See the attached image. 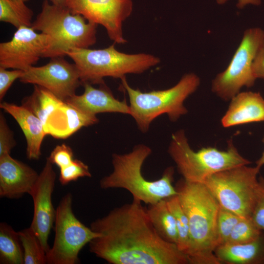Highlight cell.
<instances>
[{
  "mask_svg": "<svg viewBox=\"0 0 264 264\" xmlns=\"http://www.w3.org/2000/svg\"><path fill=\"white\" fill-rule=\"evenodd\" d=\"M90 227L101 235L88 243L89 251L110 264H189L176 244L158 234L140 201L114 208Z\"/></svg>",
  "mask_w": 264,
  "mask_h": 264,
  "instance_id": "1",
  "label": "cell"
},
{
  "mask_svg": "<svg viewBox=\"0 0 264 264\" xmlns=\"http://www.w3.org/2000/svg\"><path fill=\"white\" fill-rule=\"evenodd\" d=\"M175 188L189 221V263L220 264L215 254L218 245V201L203 183L191 182L182 178Z\"/></svg>",
  "mask_w": 264,
  "mask_h": 264,
  "instance_id": "2",
  "label": "cell"
},
{
  "mask_svg": "<svg viewBox=\"0 0 264 264\" xmlns=\"http://www.w3.org/2000/svg\"><path fill=\"white\" fill-rule=\"evenodd\" d=\"M152 152L151 149L147 145L138 144L128 153L113 154V171L100 180V187L104 189H126L132 194L133 199L148 204L177 195L173 185V167L167 168L161 177L156 180H148L142 175V165Z\"/></svg>",
  "mask_w": 264,
  "mask_h": 264,
  "instance_id": "3",
  "label": "cell"
},
{
  "mask_svg": "<svg viewBox=\"0 0 264 264\" xmlns=\"http://www.w3.org/2000/svg\"><path fill=\"white\" fill-rule=\"evenodd\" d=\"M97 24L66 7L44 0L31 27L50 38V47L44 58L63 57L74 48H87L96 42Z\"/></svg>",
  "mask_w": 264,
  "mask_h": 264,
  "instance_id": "4",
  "label": "cell"
},
{
  "mask_svg": "<svg viewBox=\"0 0 264 264\" xmlns=\"http://www.w3.org/2000/svg\"><path fill=\"white\" fill-rule=\"evenodd\" d=\"M121 88L127 93L130 115L142 132H148L152 122L166 114L171 121H176L188 110L185 100L198 88L199 77L194 73L184 74L174 86L164 90L142 92L132 88L126 77L121 79Z\"/></svg>",
  "mask_w": 264,
  "mask_h": 264,
  "instance_id": "5",
  "label": "cell"
},
{
  "mask_svg": "<svg viewBox=\"0 0 264 264\" xmlns=\"http://www.w3.org/2000/svg\"><path fill=\"white\" fill-rule=\"evenodd\" d=\"M78 69L82 84H104V78L122 79L141 74L160 62L159 57L145 53L127 54L112 44L103 49L74 48L67 53Z\"/></svg>",
  "mask_w": 264,
  "mask_h": 264,
  "instance_id": "6",
  "label": "cell"
},
{
  "mask_svg": "<svg viewBox=\"0 0 264 264\" xmlns=\"http://www.w3.org/2000/svg\"><path fill=\"white\" fill-rule=\"evenodd\" d=\"M168 153L183 178L191 182L203 183L218 172L251 163L239 153L231 140L225 151L208 147L194 151L183 130L172 134Z\"/></svg>",
  "mask_w": 264,
  "mask_h": 264,
  "instance_id": "7",
  "label": "cell"
},
{
  "mask_svg": "<svg viewBox=\"0 0 264 264\" xmlns=\"http://www.w3.org/2000/svg\"><path fill=\"white\" fill-rule=\"evenodd\" d=\"M257 166L242 165L218 172L203 183L220 207L242 218L251 217L258 184Z\"/></svg>",
  "mask_w": 264,
  "mask_h": 264,
  "instance_id": "8",
  "label": "cell"
},
{
  "mask_svg": "<svg viewBox=\"0 0 264 264\" xmlns=\"http://www.w3.org/2000/svg\"><path fill=\"white\" fill-rule=\"evenodd\" d=\"M70 193L61 199L56 209L53 244L46 252L48 264H76L82 248L101 235L81 222L72 210Z\"/></svg>",
  "mask_w": 264,
  "mask_h": 264,
  "instance_id": "9",
  "label": "cell"
},
{
  "mask_svg": "<svg viewBox=\"0 0 264 264\" xmlns=\"http://www.w3.org/2000/svg\"><path fill=\"white\" fill-rule=\"evenodd\" d=\"M264 41V31L259 27L246 29L229 64L212 82V91L224 101H229L243 87L254 86L256 78L252 65L257 52Z\"/></svg>",
  "mask_w": 264,
  "mask_h": 264,
  "instance_id": "10",
  "label": "cell"
},
{
  "mask_svg": "<svg viewBox=\"0 0 264 264\" xmlns=\"http://www.w3.org/2000/svg\"><path fill=\"white\" fill-rule=\"evenodd\" d=\"M66 7L72 14L103 26L114 43L127 42L122 26L132 13V0H67Z\"/></svg>",
  "mask_w": 264,
  "mask_h": 264,
  "instance_id": "11",
  "label": "cell"
},
{
  "mask_svg": "<svg viewBox=\"0 0 264 264\" xmlns=\"http://www.w3.org/2000/svg\"><path fill=\"white\" fill-rule=\"evenodd\" d=\"M51 59L44 66H32L23 71L20 81L44 88L66 101L82 85L78 69L74 63L68 62L62 57Z\"/></svg>",
  "mask_w": 264,
  "mask_h": 264,
  "instance_id": "12",
  "label": "cell"
},
{
  "mask_svg": "<svg viewBox=\"0 0 264 264\" xmlns=\"http://www.w3.org/2000/svg\"><path fill=\"white\" fill-rule=\"evenodd\" d=\"M50 45L46 35L31 27H20L10 41L0 44V67L26 70L44 57Z\"/></svg>",
  "mask_w": 264,
  "mask_h": 264,
  "instance_id": "13",
  "label": "cell"
},
{
  "mask_svg": "<svg viewBox=\"0 0 264 264\" xmlns=\"http://www.w3.org/2000/svg\"><path fill=\"white\" fill-rule=\"evenodd\" d=\"M56 174L53 164L46 159L45 165L29 193L34 205L30 227L39 237L46 253L49 249L48 236L54 223L56 210L52 202Z\"/></svg>",
  "mask_w": 264,
  "mask_h": 264,
  "instance_id": "14",
  "label": "cell"
},
{
  "mask_svg": "<svg viewBox=\"0 0 264 264\" xmlns=\"http://www.w3.org/2000/svg\"><path fill=\"white\" fill-rule=\"evenodd\" d=\"M39 174L10 154L0 156V197L10 199L29 194Z\"/></svg>",
  "mask_w": 264,
  "mask_h": 264,
  "instance_id": "15",
  "label": "cell"
},
{
  "mask_svg": "<svg viewBox=\"0 0 264 264\" xmlns=\"http://www.w3.org/2000/svg\"><path fill=\"white\" fill-rule=\"evenodd\" d=\"M82 85L84 92L81 95L75 94L66 102L85 113L95 116L106 112L130 114V106L126 99H116L105 86L96 88L89 83Z\"/></svg>",
  "mask_w": 264,
  "mask_h": 264,
  "instance_id": "16",
  "label": "cell"
},
{
  "mask_svg": "<svg viewBox=\"0 0 264 264\" xmlns=\"http://www.w3.org/2000/svg\"><path fill=\"white\" fill-rule=\"evenodd\" d=\"M98 121L96 116L85 113L64 101L50 115L44 127L46 135L64 139L82 128L95 124Z\"/></svg>",
  "mask_w": 264,
  "mask_h": 264,
  "instance_id": "17",
  "label": "cell"
},
{
  "mask_svg": "<svg viewBox=\"0 0 264 264\" xmlns=\"http://www.w3.org/2000/svg\"><path fill=\"white\" fill-rule=\"evenodd\" d=\"M0 107L15 119L22 131L26 142L27 157L30 160L39 159L42 155V144L46 135L41 120L22 105L2 102Z\"/></svg>",
  "mask_w": 264,
  "mask_h": 264,
  "instance_id": "18",
  "label": "cell"
},
{
  "mask_svg": "<svg viewBox=\"0 0 264 264\" xmlns=\"http://www.w3.org/2000/svg\"><path fill=\"white\" fill-rule=\"evenodd\" d=\"M230 101L221 120L223 127L264 121V98L259 92H240Z\"/></svg>",
  "mask_w": 264,
  "mask_h": 264,
  "instance_id": "19",
  "label": "cell"
},
{
  "mask_svg": "<svg viewBox=\"0 0 264 264\" xmlns=\"http://www.w3.org/2000/svg\"><path fill=\"white\" fill-rule=\"evenodd\" d=\"M215 254L220 264H264V232L256 240L247 243L219 245Z\"/></svg>",
  "mask_w": 264,
  "mask_h": 264,
  "instance_id": "20",
  "label": "cell"
},
{
  "mask_svg": "<svg viewBox=\"0 0 264 264\" xmlns=\"http://www.w3.org/2000/svg\"><path fill=\"white\" fill-rule=\"evenodd\" d=\"M146 209L151 222L160 237L167 242L177 244L178 235L176 221L165 199L149 204Z\"/></svg>",
  "mask_w": 264,
  "mask_h": 264,
  "instance_id": "21",
  "label": "cell"
},
{
  "mask_svg": "<svg viewBox=\"0 0 264 264\" xmlns=\"http://www.w3.org/2000/svg\"><path fill=\"white\" fill-rule=\"evenodd\" d=\"M64 102L44 88L34 85L32 94L23 99L22 105L36 115L44 126L50 115Z\"/></svg>",
  "mask_w": 264,
  "mask_h": 264,
  "instance_id": "22",
  "label": "cell"
},
{
  "mask_svg": "<svg viewBox=\"0 0 264 264\" xmlns=\"http://www.w3.org/2000/svg\"><path fill=\"white\" fill-rule=\"evenodd\" d=\"M18 232L5 222L0 223V264H24L22 246Z\"/></svg>",
  "mask_w": 264,
  "mask_h": 264,
  "instance_id": "23",
  "label": "cell"
},
{
  "mask_svg": "<svg viewBox=\"0 0 264 264\" xmlns=\"http://www.w3.org/2000/svg\"><path fill=\"white\" fill-rule=\"evenodd\" d=\"M33 11L25 3L12 0H0V21L10 23L17 29L31 27Z\"/></svg>",
  "mask_w": 264,
  "mask_h": 264,
  "instance_id": "24",
  "label": "cell"
},
{
  "mask_svg": "<svg viewBox=\"0 0 264 264\" xmlns=\"http://www.w3.org/2000/svg\"><path fill=\"white\" fill-rule=\"evenodd\" d=\"M18 233L23 250L24 264H47L46 251L32 228L30 226Z\"/></svg>",
  "mask_w": 264,
  "mask_h": 264,
  "instance_id": "25",
  "label": "cell"
},
{
  "mask_svg": "<svg viewBox=\"0 0 264 264\" xmlns=\"http://www.w3.org/2000/svg\"><path fill=\"white\" fill-rule=\"evenodd\" d=\"M165 200L176 221L178 235L177 246L187 256L190 243V230L187 216L180 204L177 195L165 198Z\"/></svg>",
  "mask_w": 264,
  "mask_h": 264,
  "instance_id": "26",
  "label": "cell"
},
{
  "mask_svg": "<svg viewBox=\"0 0 264 264\" xmlns=\"http://www.w3.org/2000/svg\"><path fill=\"white\" fill-rule=\"evenodd\" d=\"M262 232L251 217L242 218L235 226L226 243H247L256 240Z\"/></svg>",
  "mask_w": 264,
  "mask_h": 264,
  "instance_id": "27",
  "label": "cell"
},
{
  "mask_svg": "<svg viewBox=\"0 0 264 264\" xmlns=\"http://www.w3.org/2000/svg\"><path fill=\"white\" fill-rule=\"evenodd\" d=\"M242 218L220 206L217 219L218 246L227 242L235 226Z\"/></svg>",
  "mask_w": 264,
  "mask_h": 264,
  "instance_id": "28",
  "label": "cell"
},
{
  "mask_svg": "<svg viewBox=\"0 0 264 264\" xmlns=\"http://www.w3.org/2000/svg\"><path fill=\"white\" fill-rule=\"evenodd\" d=\"M88 166L82 161L75 159L66 167L60 169L59 180L65 185L80 177H91Z\"/></svg>",
  "mask_w": 264,
  "mask_h": 264,
  "instance_id": "29",
  "label": "cell"
},
{
  "mask_svg": "<svg viewBox=\"0 0 264 264\" xmlns=\"http://www.w3.org/2000/svg\"><path fill=\"white\" fill-rule=\"evenodd\" d=\"M251 218L256 226L264 232V177L258 178L256 200Z\"/></svg>",
  "mask_w": 264,
  "mask_h": 264,
  "instance_id": "30",
  "label": "cell"
},
{
  "mask_svg": "<svg viewBox=\"0 0 264 264\" xmlns=\"http://www.w3.org/2000/svg\"><path fill=\"white\" fill-rule=\"evenodd\" d=\"M16 143L14 133L8 125L3 113H0V156L10 154Z\"/></svg>",
  "mask_w": 264,
  "mask_h": 264,
  "instance_id": "31",
  "label": "cell"
},
{
  "mask_svg": "<svg viewBox=\"0 0 264 264\" xmlns=\"http://www.w3.org/2000/svg\"><path fill=\"white\" fill-rule=\"evenodd\" d=\"M47 159L52 164H55L60 169L70 164L73 159L72 149L65 144L56 146Z\"/></svg>",
  "mask_w": 264,
  "mask_h": 264,
  "instance_id": "32",
  "label": "cell"
},
{
  "mask_svg": "<svg viewBox=\"0 0 264 264\" xmlns=\"http://www.w3.org/2000/svg\"><path fill=\"white\" fill-rule=\"evenodd\" d=\"M23 71L19 69L8 70L0 67V100L1 101L13 82L22 76Z\"/></svg>",
  "mask_w": 264,
  "mask_h": 264,
  "instance_id": "33",
  "label": "cell"
},
{
  "mask_svg": "<svg viewBox=\"0 0 264 264\" xmlns=\"http://www.w3.org/2000/svg\"><path fill=\"white\" fill-rule=\"evenodd\" d=\"M252 70L255 78L264 79V41L260 45L255 56Z\"/></svg>",
  "mask_w": 264,
  "mask_h": 264,
  "instance_id": "34",
  "label": "cell"
},
{
  "mask_svg": "<svg viewBox=\"0 0 264 264\" xmlns=\"http://www.w3.org/2000/svg\"><path fill=\"white\" fill-rule=\"evenodd\" d=\"M227 0H216V1L219 4H223ZM261 3V0H238L236 6L239 9H242L245 6L248 4L259 5Z\"/></svg>",
  "mask_w": 264,
  "mask_h": 264,
  "instance_id": "35",
  "label": "cell"
},
{
  "mask_svg": "<svg viewBox=\"0 0 264 264\" xmlns=\"http://www.w3.org/2000/svg\"><path fill=\"white\" fill-rule=\"evenodd\" d=\"M52 4L63 7L67 6V0H48Z\"/></svg>",
  "mask_w": 264,
  "mask_h": 264,
  "instance_id": "36",
  "label": "cell"
},
{
  "mask_svg": "<svg viewBox=\"0 0 264 264\" xmlns=\"http://www.w3.org/2000/svg\"><path fill=\"white\" fill-rule=\"evenodd\" d=\"M262 141L264 144V136L262 139ZM256 166L260 169L264 165V151L260 158L256 161Z\"/></svg>",
  "mask_w": 264,
  "mask_h": 264,
  "instance_id": "37",
  "label": "cell"
},
{
  "mask_svg": "<svg viewBox=\"0 0 264 264\" xmlns=\"http://www.w3.org/2000/svg\"><path fill=\"white\" fill-rule=\"evenodd\" d=\"M12 0L15 2H17L25 3L26 1H28L29 0Z\"/></svg>",
  "mask_w": 264,
  "mask_h": 264,
  "instance_id": "38",
  "label": "cell"
}]
</instances>
